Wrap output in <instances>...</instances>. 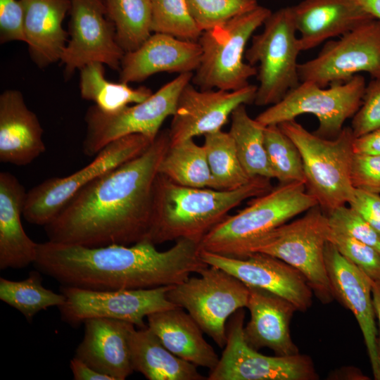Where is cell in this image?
Wrapping results in <instances>:
<instances>
[{
	"mask_svg": "<svg viewBox=\"0 0 380 380\" xmlns=\"http://www.w3.org/2000/svg\"><path fill=\"white\" fill-rule=\"evenodd\" d=\"M170 145L169 130L160 131L141 154L83 187L44 226L49 241L87 247L151 241L155 184Z\"/></svg>",
	"mask_w": 380,
	"mask_h": 380,
	"instance_id": "cell-1",
	"label": "cell"
},
{
	"mask_svg": "<svg viewBox=\"0 0 380 380\" xmlns=\"http://www.w3.org/2000/svg\"><path fill=\"white\" fill-rule=\"evenodd\" d=\"M143 240L131 246L87 247L47 241L38 243L34 266L61 286L96 291L174 286L208 266L200 243L176 240L160 251Z\"/></svg>",
	"mask_w": 380,
	"mask_h": 380,
	"instance_id": "cell-2",
	"label": "cell"
},
{
	"mask_svg": "<svg viewBox=\"0 0 380 380\" xmlns=\"http://www.w3.org/2000/svg\"><path fill=\"white\" fill-rule=\"evenodd\" d=\"M272 189L271 179L263 177H253L233 190H217L182 186L158 173L150 240L155 244L179 239L201 243L233 208Z\"/></svg>",
	"mask_w": 380,
	"mask_h": 380,
	"instance_id": "cell-3",
	"label": "cell"
},
{
	"mask_svg": "<svg viewBox=\"0 0 380 380\" xmlns=\"http://www.w3.org/2000/svg\"><path fill=\"white\" fill-rule=\"evenodd\" d=\"M305 184H279L252 198L248 205L213 228L201 240V250L234 258H245L258 239L291 218L317 205Z\"/></svg>",
	"mask_w": 380,
	"mask_h": 380,
	"instance_id": "cell-4",
	"label": "cell"
},
{
	"mask_svg": "<svg viewBox=\"0 0 380 380\" xmlns=\"http://www.w3.org/2000/svg\"><path fill=\"white\" fill-rule=\"evenodd\" d=\"M300 151L305 188L324 211L349 203L354 196L351 167L355 136L350 127L337 137L326 139L308 131L292 120L278 125Z\"/></svg>",
	"mask_w": 380,
	"mask_h": 380,
	"instance_id": "cell-5",
	"label": "cell"
},
{
	"mask_svg": "<svg viewBox=\"0 0 380 380\" xmlns=\"http://www.w3.org/2000/svg\"><path fill=\"white\" fill-rule=\"evenodd\" d=\"M272 11L258 6L227 22L203 31L199 37L202 55L191 82L201 90L235 91L249 84L258 69L243 62L245 48L253 32Z\"/></svg>",
	"mask_w": 380,
	"mask_h": 380,
	"instance_id": "cell-6",
	"label": "cell"
},
{
	"mask_svg": "<svg viewBox=\"0 0 380 380\" xmlns=\"http://www.w3.org/2000/svg\"><path fill=\"white\" fill-rule=\"evenodd\" d=\"M329 229L327 215L317 205L258 239L250 246L249 255L265 253L292 266L305 277L316 297L328 304L334 298L324 258Z\"/></svg>",
	"mask_w": 380,
	"mask_h": 380,
	"instance_id": "cell-7",
	"label": "cell"
},
{
	"mask_svg": "<svg viewBox=\"0 0 380 380\" xmlns=\"http://www.w3.org/2000/svg\"><path fill=\"white\" fill-rule=\"evenodd\" d=\"M264 29L253 36L244 57L251 65L258 63L254 103L272 106L279 102L300 83L297 58L301 51L296 37L291 6L272 12Z\"/></svg>",
	"mask_w": 380,
	"mask_h": 380,
	"instance_id": "cell-8",
	"label": "cell"
},
{
	"mask_svg": "<svg viewBox=\"0 0 380 380\" xmlns=\"http://www.w3.org/2000/svg\"><path fill=\"white\" fill-rule=\"evenodd\" d=\"M172 286L168 300L186 312L202 331L220 348L227 342L226 322L238 310L246 308L249 287L236 277L213 265Z\"/></svg>",
	"mask_w": 380,
	"mask_h": 380,
	"instance_id": "cell-9",
	"label": "cell"
},
{
	"mask_svg": "<svg viewBox=\"0 0 380 380\" xmlns=\"http://www.w3.org/2000/svg\"><path fill=\"white\" fill-rule=\"evenodd\" d=\"M330 85L326 89L312 82H300L255 120L264 126L279 125L309 113L319 122L315 134L326 139L335 138L343 129L345 121L360 108L366 84L365 78L357 74L346 82Z\"/></svg>",
	"mask_w": 380,
	"mask_h": 380,
	"instance_id": "cell-10",
	"label": "cell"
},
{
	"mask_svg": "<svg viewBox=\"0 0 380 380\" xmlns=\"http://www.w3.org/2000/svg\"><path fill=\"white\" fill-rule=\"evenodd\" d=\"M193 74H179L146 100L115 113L103 112L95 105L90 106L84 117V153L96 156L110 142L133 134L144 135L153 141L165 120L175 114L179 94L191 82Z\"/></svg>",
	"mask_w": 380,
	"mask_h": 380,
	"instance_id": "cell-11",
	"label": "cell"
},
{
	"mask_svg": "<svg viewBox=\"0 0 380 380\" xmlns=\"http://www.w3.org/2000/svg\"><path fill=\"white\" fill-rule=\"evenodd\" d=\"M153 141L140 134L122 137L108 144L89 164L73 174L49 178L36 185L27 192L23 217L31 224L46 226L83 187L139 156Z\"/></svg>",
	"mask_w": 380,
	"mask_h": 380,
	"instance_id": "cell-12",
	"label": "cell"
},
{
	"mask_svg": "<svg viewBox=\"0 0 380 380\" xmlns=\"http://www.w3.org/2000/svg\"><path fill=\"white\" fill-rule=\"evenodd\" d=\"M171 286L96 291L61 286L65 301L58 308L61 319L72 327L90 318H108L144 329L148 327L145 321L148 315L176 307L167 296Z\"/></svg>",
	"mask_w": 380,
	"mask_h": 380,
	"instance_id": "cell-13",
	"label": "cell"
},
{
	"mask_svg": "<svg viewBox=\"0 0 380 380\" xmlns=\"http://www.w3.org/2000/svg\"><path fill=\"white\" fill-rule=\"evenodd\" d=\"M245 312H234L227 325V342L207 380H316L311 358L300 353L267 356L249 346L243 337Z\"/></svg>",
	"mask_w": 380,
	"mask_h": 380,
	"instance_id": "cell-14",
	"label": "cell"
},
{
	"mask_svg": "<svg viewBox=\"0 0 380 380\" xmlns=\"http://www.w3.org/2000/svg\"><path fill=\"white\" fill-rule=\"evenodd\" d=\"M298 70L300 82L321 87L346 82L361 72L380 78V20L371 19L328 42L315 58L299 63Z\"/></svg>",
	"mask_w": 380,
	"mask_h": 380,
	"instance_id": "cell-15",
	"label": "cell"
},
{
	"mask_svg": "<svg viewBox=\"0 0 380 380\" xmlns=\"http://www.w3.org/2000/svg\"><path fill=\"white\" fill-rule=\"evenodd\" d=\"M68 34L70 36L61 57L64 77L76 69L100 62L119 70L125 51L115 38V28L108 18L103 0H70Z\"/></svg>",
	"mask_w": 380,
	"mask_h": 380,
	"instance_id": "cell-16",
	"label": "cell"
},
{
	"mask_svg": "<svg viewBox=\"0 0 380 380\" xmlns=\"http://www.w3.org/2000/svg\"><path fill=\"white\" fill-rule=\"evenodd\" d=\"M257 87L198 90L188 83L179 94L168 129L170 145L220 130L238 106L254 103Z\"/></svg>",
	"mask_w": 380,
	"mask_h": 380,
	"instance_id": "cell-17",
	"label": "cell"
},
{
	"mask_svg": "<svg viewBox=\"0 0 380 380\" xmlns=\"http://www.w3.org/2000/svg\"><path fill=\"white\" fill-rule=\"evenodd\" d=\"M208 265L221 268L248 286L260 288L291 302L298 311L312 305L313 292L305 277L285 262L262 253H252L245 258H234L201 250Z\"/></svg>",
	"mask_w": 380,
	"mask_h": 380,
	"instance_id": "cell-18",
	"label": "cell"
},
{
	"mask_svg": "<svg viewBox=\"0 0 380 380\" xmlns=\"http://www.w3.org/2000/svg\"><path fill=\"white\" fill-rule=\"evenodd\" d=\"M325 265L334 298L354 315L364 337L374 379L380 380L379 330L372 298L374 280L327 241Z\"/></svg>",
	"mask_w": 380,
	"mask_h": 380,
	"instance_id": "cell-19",
	"label": "cell"
},
{
	"mask_svg": "<svg viewBox=\"0 0 380 380\" xmlns=\"http://www.w3.org/2000/svg\"><path fill=\"white\" fill-rule=\"evenodd\" d=\"M198 42L154 33L138 49L125 52L120 63L119 82H141L158 72H194L201 61Z\"/></svg>",
	"mask_w": 380,
	"mask_h": 380,
	"instance_id": "cell-20",
	"label": "cell"
},
{
	"mask_svg": "<svg viewBox=\"0 0 380 380\" xmlns=\"http://www.w3.org/2000/svg\"><path fill=\"white\" fill-rule=\"evenodd\" d=\"M83 324L84 336L74 357L113 380L126 379L134 372L130 340L135 325L108 318H90Z\"/></svg>",
	"mask_w": 380,
	"mask_h": 380,
	"instance_id": "cell-21",
	"label": "cell"
},
{
	"mask_svg": "<svg viewBox=\"0 0 380 380\" xmlns=\"http://www.w3.org/2000/svg\"><path fill=\"white\" fill-rule=\"evenodd\" d=\"M248 287L246 308L250 312V319L243 331L247 344L257 350L268 348L276 355L299 353L289 327L296 308L275 293L260 288Z\"/></svg>",
	"mask_w": 380,
	"mask_h": 380,
	"instance_id": "cell-22",
	"label": "cell"
},
{
	"mask_svg": "<svg viewBox=\"0 0 380 380\" xmlns=\"http://www.w3.org/2000/svg\"><path fill=\"white\" fill-rule=\"evenodd\" d=\"M43 129L23 94L9 89L0 95V161L15 165L31 163L45 150Z\"/></svg>",
	"mask_w": 380,
	"mask_h": 380,
	"instance_id": "cell-23",
	"label": "cell"
},
{
	"mask_svg": "<svg viewBox=\"0 0 380 380\" xmlns=\"http://www.w3.org/2000/svg\"><path fill=\"white\" fill-rule=\"evenodd\" d=\"M291 9L301 51L342 36L374 18L353 0H303Z\"/></svg>",
	"mask_w": 380,
	"mask_h": 380,
	"instance_id": "cell-24",
	"label": "cell"
},
{
	"mask_svg": "<svg viewBox=\"0 0 380 380\" xmlns=\"http://www.w3.org/2000/svg\"><path fill=\"white\" fill-rule=\"evenodd\" d=\"M27 196L11 172H0V270L21 269L34 264L38 243L25 233L21 216Z\"/></svg>",
	"mask_w": 380,
	"mask_h": 380,
	"instance_id": "cell-25",
	"label": "cell"
},
{
	"mask_svg": "<svg viewBox=\"0 0 380 380\" xmlns=\"http://www.w3.org/2000/svg\"><path fill=\"white\" fill-rule=\"evenodd\" d=\"M24 9V30L32 61L44 68L61 59L68 32L62 26L70 0H20Z\"/></svg>",
	"mask_w": 380,
	"mask_h": 380,
	"instance_id": "cell-26",
	"label": "cell"
},
{
	"mask_svg": "<svg viewBox=\"0 0 380 380\" xmlns=\"http://www.w3.org/2000/svg\"><path fill=\"white\" fill-rule=\"evenodd\" d=\"M148 327L174 355L196 367L210 371L220 357L203 337V331L193 317L180 307L147 316Z\"/></svg>",
	"mask_w": 380,
	"mask_h": 380,
	"instance_id": "cell-27",
	"label": "cell"
},
{
	"mask_svg": "<svg viewBox=\"0 0 380 380\" xmlns=\"http://www.w3.org/2000/svg\"><path fill=\"white\" fill-rule=\"evenodd\" d=\"M134 372L148 380H205L197 367L170 352L148 328L135 329L130 340Z\"/></svg>",
	"mask_w": 380,
	"mask_h": 380,
	"instance_id": "cell-28",
	"label": "cell"
},
{
	"mask_svg": "<svg viewBox=\"0 0 380 380\" xmlns=\"http://www.w3.org/2000/svg\"><path fill=\"white\" fill-rule=\"evenodd\" d=\"M103 65L100 62H91L80 69L81 97L94 102L102 111L115 113L129 103L146 100L153 94L146 87L132 88L126 83L107 80Z\"/></svg>",
	"mask_w": 380,
	"mask_h": 380,
	"instance_id": "cell-29",
	"label": "cell"
},
{
	"mask_svg": "<svg viewBox=\"0 0 380 380\" xmlns=\"http://www.w3.org/2000/svg\"><path fill=\"white\" fill-rule=\"evenodd\" d=\"M230 117L229 133L244 170L251 178H274L265 147V126L249 116L245 104L238 106Z\"/></svg>",
	"mask_w": 380,
	"mask_h": 380,
	"instance_id": "cell-30",
	"label": "cell"
},
{
	"mask_svg": "<svg viewBox=\"0 0 380 380\" xmlns=\"http://www.w3.org/2000/svg\"><path fill=\"white\" fill-rule=\"evenodd\" d=\"M158 173L184 186L211 188L212 186L205 148L194 139L170 145L160 164Z\"/></svg>",
	"mask_w": 380,
	"mask_h": 380,
	"instance_id": "cell-31",
	"label": "cell"
},
{
	"mask_svg": "<svg viewBox=\"0 0 380 380\" xmlns=\"http://www.w3.org/2000/svg\"><path fill=\"white\" fill-rule=\"evenodd\" d=\"M125 52L138 49L151 35V0H103Z\"/></svg>",
	"mask_w": 380,
	"mask_h": 380,
	"instance_id": "cell-32",
	"label": "cell"
},
{
	"mask_svg": "<svg viewBox=\"0 0 380 380\" xmlns=\"http://www.w3.org/2000/svg\"><path fill=\"white\" fill-rule=\"evenodd\" d=\"M203 146L212 177L211 189L233 190L252 179L244 170L229 132L220 129L204 135Z\"/></svg>",
	"mask_w": 380,
	"mask_h": 380,
	"instance_id": "cell-33",
	"label": "cell"
},
{
	"mask_svg": "<svg viewBox=\"0 0 380 380\" xmlns=\"http://www.w3.org/2000/svg\"><path fill=\"white\" fill-rule=\"evenodd\" d=\"M41 274L36 269L23 280L0 278V300L21 312L29 322L40 311L58 308L65 301L62 293H55L42 285Z\"/></svg>",
	"mask_w": 380,
	"mask_h": 380,
	"instance_id": "cell-34",
	"label": "cell"
},
{
	"mask_svg": "<svg viewBox=\"0 0 380 380\" xmlns=\"http://www.w3.org/2000/svg\"><path fill=\"white\" fill-rule=\"evenodd\" d=\"M265 147L268 160L279 184L302 182L305 175L299 150L278 125L265 126Z\"/></svg>",
	"mask_w": 380,
	"mask_h": 380,
	"instance_id": "cell-35",
	"label": "cell"
},
{
	"mask_svg": "<svg viewBox=\"0 0 380 380\" xmlns=\"http://www.w3.org/2000/svg\"><path fill=\"white\" fill-rule=\"evenodd\" d=\"M151 31L186 41L198 42L203 31L185 0H151Z\"/></svg>",
	"mask_w": 380,
	"mask_h": 380,
	"instance_id": "cell-36",
	"label": "cell"
},
{
	"mask_svg": "<svg viewBox=\"0 0 380 380\" xmlns=\"http://www.w3.org/2000/svg\"><path fill=\"white\" fill-rule=\"evenodd\" d=\"M193 18L203 32L257 8L258 0H185Z\"/></svg>",
	"mask_w": 380,
	"mask_h": 380,
	"instance_id": "cell-37",
	"label": "cell"
},
{
	"mask_svg": "<svg viewBox=\"0 0 380 380\" xmlns=\"http://www.w3.org/2000/svg\"><path fill=\"white\" fill-rule=\"evenodd\" d=\"M327 240L372 280L380 279V253L377 250L330 226Z\"/></svg>",
	"mask_w": 380,
	"mask_h": 380,
	"instance_id": "cell-38",
	"label": "cell"
},
{
	"mask_svg": "<svg viewBox=\"0 0 380 380\" xmlns=\"http://www.w3.org/2000/svg\"><path fill=\"white\" fill-rule=\"evenodd\" d=\"M331 228L347 234L380 253V232L363 219L350 206L346 205L327 213Z\"/></svg>",
	"mask_w": 380,
	"mask_h": 380,
	"instance_id": "cell-39",
	"label": "cell"
},
{
	"mask_svg": "<svg viewBox=\"0 0 380 380\" xmlns=\"http://www.w3.org/2000/svg\"><path fill=\"white\" fill-rule=\"evenodd\" d=\"M351 129L355 137L380 128V78L365 87L362 104L353 115Z\"/></svg>",
	"mask_w": 380,
	"mask_h": 380,
	"instance_id": "cell-40",
	"label": "cell"
},
{
	"mask_svg": "<svg viewBox=\"0 0 380 380\" xmlns=\"http://www.w3.org/2000/svg\"><path fill=\"white\" fill-rule=\"evenodd\" d=\"M351 181L355 189L380 194V155L354 153Z\"/></svg>",
	"mask_w": 380,
	"mask_h": 380,
	"instance_id": "cell-41",
	"label": "cell"
},
{
	"mask_svg": "<svg viewBox=\"0 0 380 380\" xmlns=\"http://www.w3.org/2000/svg\"><path fill=\"white\" fill-rule=\"evenodd\" d=\"M26 42L24 9L20 1L0 0V43Z\"/></svg>",
	"mask_w": 380,
	"mask_h": 380,
	"instance_id": "cell-42",
	"label": "cell"
},
{
	"mask_svg": "<svg viewBox=\"0 0 380 380\" xmlns=\"http://www.w3.org/2000/svg\"><path fill=\"white\" fill-rule=\"evenodd\" d=\"M348 205L380 232V194L355 189Z\"/></svg>",
	"mask_w": 380,
	"mask_h": 380,
	"instance_id": "cell-43",
	"label": "cell"
},
{
	"mask_svg": "<svg viewBox=\"0 0 380 380\" xmlns=\"http://www.w3.org/2000/svg\"><path fill=\"white\" fill-rule=\"evenodd\" d=\"M353 148L356 154L380 155V128L355 137Z\"/></svg>",
	"mask_w": 380,
	"mask_h": 380,
	"instance_id": "cell-44",
	"label": "cell"
},
{
	"mask_svg": "<svg viewBox=\"0 0 380 380\" xmlns=\"http://www.w3.org/2000/svg\"><path fill=\"white\" fill-rule=\"evenodd\" d=\"M70 368L75 380H113L109 376L96 371L75 357L70 360Z\"/></svg>",
	"mask_w": 380,
	"mask_h": 380,
	"instance_id": "cell-45",
	"label": "cell"
},
{
	"mask_svg": "<svg viewBox=\"0 0 380 380\" xmlns=\"http://www.w3.org/2000/svg\"><path fill=\"white\" fill-rule=\"evenodd\" d=\"M366 13L380 20V0H353Z\"/></svg>",
	"mask_w": 380,
	"mask_h": 380,
	"instance_id": "cell-46",
	"label": "cell"
},
{
	"mask_svg": "<svg viewBox=\"0 0 380 380\" xmlns=\"http://www.w3.org/2000/svg\"><path fill=\"white\" fill-rule=\"evenodd\" d=\"M372 298L376 317L379 324L378 348L380 357V279L374 281L372 285Z\"/></svg>",
	"mask_w": 380,
	"mask_h": 380,
	"instance_id": "cell-47",
	"label": "cell"
}]
</instances>
